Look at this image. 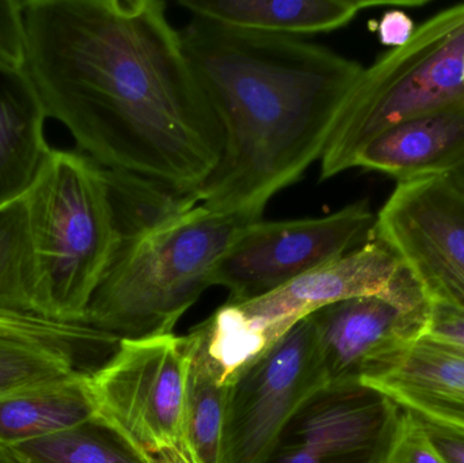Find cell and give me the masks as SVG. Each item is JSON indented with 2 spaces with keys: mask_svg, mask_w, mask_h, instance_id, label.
<instances>
[{
  "mask_svg": "<svg viewBox=\"0 0 464 463\" xmlns=\"http://www.w3.org/2000/svg\"><path fill=\"white\" fill-rule=\"evenodd\" d=\"M24 70L103 168L195 195L225 136L160 0H22Z\"/></svg>",
  "mask_w": 464,
  "mask_h": 463,
  "instance_id": "obj_1",
  "label": "cell"
},
{
  "mask_svg": "<svg viewBox=\"0 0 464 463\" xmlns=\"http://www.w3.org/2000/svg\"><path fill=\"white\" fill-rule=\"evenodd\" d=\"M179 34L225 136L196 200L264 219L273 196L321 159L364 67L300 37L198 16Z\"/></svg>",
  "mask_w": 464,
  "mask_h": 463,
  "instance_id": "obj_2",
  "label": "cell"
},
{
  "mask_svg": "<svg viewBox=\"0 0 464 463\" xmlns=\"http://www.w3.org/2000/svg\"><path fill=\"white\" fill-rule=\"evenodd\" d=\"M258 220L211 211L198 201L166 215L122 242L83 323L120 340L173 333L212 287L215 269L231 245Z\"/></svg>",
  "mask_w": 464,
  "mask_h": 463,
  "instance_id": "obj_3",
  "label": "cell"
},
{
  "mask_svg": "<svg viewBox=\"0 0 464 463\" xmlns=\"http://www.w3.org/2000/svg\"><path fill=\"white\" fill-rule=\"evenodd\" d=\"M26 200L46 317L83 323L124 241L106 169L86 154L51 147Z\"/></svg>",
  "mask_w": 464,
  "mask_h": 463,
  "instance_id": "obj_4",
  "label": "cell"
},
{
  "mask_svg": "<svg viewBox=\"0 0 464 463\" xmlns=\"http://www.w3.org/2000/svg\"><path fill=\"white\" fill-rule=\"evenodd\" d=\"M464 3L428 19L413 37L364 68L321 158V181L354 168L384 130L464 101Z\"/></svg>",
  "mask_w": 464,
  "mask_h": 463,
  "instance_id": "obj_5",
  "label": "cell"
},
{
  "mask_svg": "<svg viewBox=\"0 0 464 463\" xmlns=\"http://www.w3.org/2000/svg\"><path fill=\"white\" fill-rule=\"evenodd\" d=\"M411 272L383 242L360 249L243 304H225L192 332L222 380H232L322 307L359 296L394 298Z\"/></svg>",
  "mask_w": 464,
  "mask_h": 463,
  "instance_id": "obj_6",
  "label": "cell"
},
{
  "mask_svg": "<svg viewBox=\"0 0 464 463\" xmlns=\"http://www.w3.org/2000/svg\"><path fill=\"white\" fill-rule=\"evenodd\" d=\"M188 366L187 336L121 340L90 375L98 415L149 456L182 449Z\"/></svg>",
  "mask_w": 464,
  "mask_h": 463,
  "instance_id": "obj_7",
  "label": "cell"
},
{
  "mask_svg": "<svg viewBox=\"0 0 464 463\" xmlns=\"http://www.w3.org/2000/svg\"><path fill=\"white\" fill-rule=\"evenodd\" d=\"M375 227L376 215L368 200L322 217L258 220L218 264L212 285L228 291L226 304L253 301L360 249L375 238Z\"/></svg>",
  "mask_w": 464,
  "mask_h": 463,
  "instance_id": "obj_8",
  "label": "cell"
},
{
  "mask_svg": "<svg viewBox=\"0 0 464 463\" xmlns=\"http://www.w3.org/2000/svg\"><path fill=\"white\" fill-rule=\"evenodd\" d=\"M326 385L308 315L232 380L220 463H264L297 408Z\"/></svg>",
  "mask_w": 464,
  "mask_h": 463,
  "instance_id": "obj_9",
  "label": "cell"
},
{
  "mask_svg": "<svg viewBox=\"0 0 464 463\" xmlns=\"http://www.w3.org/2000/svg\"><path fill=\"white\" fill-rule=\"evenodd\" d=\"M375 238L411 269L433 304L464 310V193L447 177L398 182Z\"/></svg>",
  "mask_w": 464,
  "mask_h": 463,
  "instance_id": "obj_10",
  "label": "cell"
},
{
  "mask_svg": "<svg viewBox=\"0 0 464 463\" xmlns=\"http://www.w3.org/2000/svg\"><path fill=\"white\" fill-rule=\"evenodd\" d=\"M402 413L362 383L324 386L297 408L264 463H386Z\"/></svg>",
  "mask_w": 464,
  "mask_h": 463,
  "instance_id": "obj_11",
  "label": "cell"
},
{
  "mask_svg": "<svg viewBox=\"0 0 464 463\" xmlns=\"http://www.w3.org/2000/svg\"><path fill=\"white\" fill-rule=\"evenodd\" d=\"M433 304L359 296L310 315L327 385L360 382L382 362L424 337Z\"/></svg>",
  "mask_w": 464,
  "mask_h": 463,
  "instance_id": "obj_12",
  "label": "cell"
},
{
  "mask_svg": "<svg viewBox=\"0 0 464 463\" xmlns=\"http://www.w3.org/2000/svg\"><path fill=\"white\" fill-rule=\"evenodd\" d=\"M120 342L87 323L0 314V399L94 374Z\"/></svg>",
  "mask_w": 464,
  "mask_h": 463,
  "instance_id": "obj_13",
  "label": "cell"
},
{
  "mask_svg": "<svg viewBox=\"0 0 464 463\" xmlns=\"http://www.w3.org/2000/svg\"><path fill=\"white\" fill-rule=\"evenodd\" d=\"M362 383L413 415L464 431V355L427 339L382 362Z\"/></svg>",
  "mask_w": 464,
  "mask_h": 463,
  "instance_id": "obj_14",
  "label": "cell"
},
{
  "mask_svg": "<svg viewBox=\"0 0 464 463\" xmlns=\"http://www.w3.org/2000/svg\"><path fill=\"white\" fill-rule=\"evenodd\" d=\"M354 168L398 182L447 177L464 168V101L384 130L357 155Z\"/></svg>",
  "mask_w": 464,
  "mask_h": 463,
  "instance_id": "obj_15",
  "label": "cell"
},
{
  "mask_svg": "<svg viewBox=\"0 0 464 463\" xmlns=\"http://www.w3.org/2000/svg\"><path fill=\"white\" fill-rule=\"evenodd\" d=\"M193 16L218 24L299 37L333 32L362 10L381 5L421 7L425 0H179Z\"/></svg>",
  "mask_w": 464,
  "mask_h": 463,
  "instance_id": "obj_16",
  "label": "cell"
},
{
  "mask_svg": "<svg viewBox=\"0 0 464 463\" xmlns=\"http://www.w3.org/2000/svg\"><path fill=\"white\" fill-rule=\"evenodd\" d=\"M46 117L26 71L0 64V206L29 189L51 149Z\"/></svg>",
  "mask_w": 464,
  "mask_h": 463,
  "instance_id": "obj_17",
  "label": "cell"
},
{
  "mask_svg": "<svg viewBox=\"0 0 464 463\" xmlns=\"http://www.w3.org/2000/svg\"><path fill=\"white\" fill-rule=\"evenodd\" d=\"M90 375L0 399V449L40 439L97 418Z\"/></svg>",
  "mask_w": 464,
  "mask_h": 463,
  "instance_id": "obj_18",
  "label": "cell"
},
{
  "mask_svg": "<svg viewBox=\"0 0 464 463\" xmlns=\"http://www.w3.org/2000/svg\"><path fill=\"white\" fill-rule=\"evenodd\" d=\"M0 314L48 318L33 249L26 192L0 206Z\"/></svg>",
  "mask_w": 464,
  "mask_h": 463,
  "instance_id": "obj_19",
  "label": "cell"
},
{
  "mask_svg": "<svg viewBox=\"0 0 464 463\" xmlns=\"http://www.w3.org/2000/svg\"><path fill=\"white\" fill-rule=\"evenodd\" d=\"M187 374L182 451L193 463H220L228 388L192 333Z\"/></svg>",
  "mask_w": 464,
  "mask_h": 463,
  "instance_id": "obj_20",
  "label": "cell"
},
{
  "mask_svg": "<svg viewBox=\"0 0 464 463\" xmlns=\"http://www.w3.org/2000/svg\"><path fill=\"white\" fill-rule=\"evenodd\" d=\"M7 451L19 463H155L105 419L19 443Z\"/></svg>",
  "mask_w": 464,
  "mask_h": 463,
  "instance_id": "obj_21",
  "label": "cell"
},
{
  "mask_svg": "<svg viewBox=\"0 0 464 463\" xmlns=\"http://www.w3.org/2000/svg\"><path fill=\"white\" fill-rule=\"evenodd\" d=\"M386 463H446L436 453L413 413L403 410L400 429Z\"/></svg>",
  "mask_w": 464,
  "mask_h": 463,
  "instance_id": "obj_22",
  "label": "cell"
},
{
  "mask_svg": "<svg viewBox=\"0 0 464 463\" xmlns=\"http://www.w3.org/2000/svg\"><path fill=\"white\" fill-rule=\"evenodd\" d=\"M26 62L22 0H0V64L24 70Z\"/></svg>",
  "mask_w": 464,
  "mask_h": 463,
  "instance_id": "obj_23",
  "label": "cell"
},
{
  "mask_svg": "<svg viewBox=\"0 0 464 463\" xmlns=\"http://www.w3.org/2000/svg\"><path fill=\"white\" fill-rule=\"evenodd\" d=\"M422 339L464 355V310L433 304L430 325Z\"/></svg>",
  "mask_w": 464,
  "mask_h": 463,
  "instance_id": "obj_24",
  "label": "cell"
},
{
  "mask_svg": "<svg viewBox=\"0 0 464 463\" xmlns=\"http://www.w3.org/2000/svg\"><path fill=\"white\" fill-rule=\"evenodd\" d=\"M416 418L419 419L430 445L444 462L464 463V431L462 429L430 423L419 416Z\"/></svg>",
  "mask_w": 464,
  "mask_h": 463,
  "instance_id": "obj_25",
  "label": "cell"
},
{
  "mask_svg": "<svg viewBox=\"0 0 464 463\" xmlns=\"http://www.w3.org/2000/svg\"><path fill=\"white\" fill-rule=\"evenodd\" d=\"M416 27L413 19L401 10H389L379 22V40L392 49L401 48L413 37Z\"/></svg>",
  "mask_w": 464,
  "mask_h": 463,
  "instance_id": "obj_26",
  "label": "cell"
},
{
  "mask_svg": "<svg viewBox=\"0 0 464 463\" xmlns=\"http://www.w3.org/2000/svg\"><path fill=\"white\" fill-rule=\"evenodd\" d=\"M155 463H193L179 448H168L154 456Z\"/></svg>",
  "mask_w": 464,
  "mask_h": 463,
  "instance_id": "obj_27",
  "label": "cell"
},
{
  "mask_svg": "<svg viewBox=\"0 0 464 463\" xmlns=\"http://www.w3.org/2000/svg\"><path fill=\"white\" fill-rule=\"evenodd\" d=\"M447 178L460 190V192L464 193V168L459 169V170L454 171V173L447 176Z\"/></svg>",
  "mask_w": 464,
  "mask_h": 463,
  "instance_id": "obj_28",
  "label": "cell"
},
{
  "mask_svg": "<svg viewBox=\"0 0 464 463\" xmlns=\"http://www.w3.org/2000/svg\"><path fill=\"white\" fill-rule=\"evenodd\" d=\"M0 463H19L15 458L10 456L7 451L2 450L0 449Z\"/></svg>",
  "mask_w": 464,
  "mask_h": 463,
  "instance_id": "obj_29",
  "label": "cell"
},
{
  "mask_svg": "<svg viewBox=\"0 0 464 463\" xmlns=\"http://www.w3.org/2000/svg\"><path fill=\"white\" fill-rule=\"evenodd\" d=\"M463 84H464V67H463Z\"/></svg>",
  "mask_w": 464,
  "mask_h": 463,
  "instance_id": "obj_30",
  "label": "cell"
}]
</instances>
